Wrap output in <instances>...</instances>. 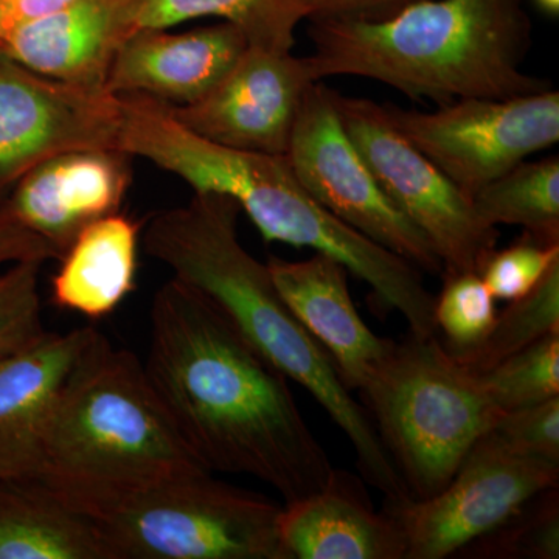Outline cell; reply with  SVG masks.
<instances>
[{
	"label": "cell",
	"instance_id": "6da1fadb",
	"mask_svg": "<svg viewBox=\"0 0 559 559\" xmlns=\"http://www.w3.org/2000/svg\"><path fill=\"white\" fill-rule=\"evenodd\" d=\"M143 369L176 432L210 473L248 474L283 503L329 480L333 465L288 378L178 280L154 294Z\"/></svg>",
	"mask_w": 559,
	"mask_h": 559
},
{
	"label": "cell",
	"instance_id": "7a4b0ae2",
	"mask_svg": "<svg viewBox=\"0 0 559 559\" xmlns=\"http://www.w3.org/2000/svg\"><path fill=\"white\" fill-rule=\"evenodd\" d=\"M241 209L218 193H194L189 204L151 216L143 246L173 278L197 290L289 381L311 393L345 433L364 480L385 502L411 499L373 423L345 388L329 353L305 330L280 296L267 264L238 238Z\"/></svg>",
	"mask_w": 559,
	"mask_h": 559
},
{
	"label": "cell",
	"instance_id": "3957f363",
	"mask_svg": "<svg viewBox=\"0 0 559 559\" xmlns=\"http://www.w3.org/2000/svg\"><path fill=\"white\" fill-rule=\"evenodd\" d=\"M204 471L142 360L97 331L50 412L27 477L95 522L157 485Z\"/></svg>",
	"mask_w": 559,
	"mask_h": 559
},
{
	"label": "cell",
	"instance_id": "277c9868",
	"mask_svg": "<svg viewBox=\"0 0 559 559\" xmlns=\"http://www.w3.org/2000/svg\"><path fill=\"white\" fill-rule=\"evenodd\" d=\"M310 35L316 81L360 76L439 106L550 90L522 70L532 44L522 0H419L380 21H311Z\"/></svg>",
	"mask_w": 559,
	"mask_h": 559
},
{
	"label": "cell",
	"instance_id": "5b68a950",
	"mask_svg": "<svg viewBox=\"0 0 559 559\" xmlns=\"http://www.w3.org/2000/svg\"><path fill=\"white\" fill-rule=\"evenodd\" d=\"M194 189L240 205L261 237L333 257L373 290L378 305L400 312L415 337L436 336V297L409 261L342 223L305 190L288 157L207 142L191 162Z\"/></svg>",
	"mask_w": 559,
	"mask_h": 559
},
{
	"label": "cell",
	"instance_id": "8992f818",
	"mask_svg": "<svg viewBox=\"0 0 559 559\" xmlns=\"http://www.w3.org/2000/svg\"><path fill=\"white\" fill-rule=\"evenodd\" d=\"M359 395L411 499L447 487L503 414L436 336L395 342Z\"/></svg>",
	"mask_w": 559,
	"mask_h": 559
},
{
	"label": "cell",
	"instance_id": "52a82bcc",
	"mask_svg": "<svg viewBox=\"0 0 559 559\" xmlns=\"http://www.w3.org/2000/svg\"><path fill=\"white\" fill-rule=\"evenodd\" d=\"M280 511L204 471L157 485L95 525L110 559H285Z\"/></svg>",
	"mask_w": 559,
	"mask_h": 559
},
{
	"label": "cell",
	"instance_id": "ba28073f",
	"mask_svg": "<svg viewBox=\"0 0 559 559\" xmlns=\"http://www.w3.org/2000/svg\"><path fill=\"white\" fill-rule=\"evenodd\" d=\"M334 103L360 156L389 200L436 250L443 274L479 272L498 245V227L481 218L468 194L396 130L385 106L337 92Z\"/></svg>",
	"mask_w": 559,
	"mask_h": 559
},
{
	"label": "cell",
	"instance_id": "9c48e42d",
	"mask_svg": "<svg viewBox=\"0 0 559 559\" xmlns=\"http://www.w3.org/2000/svg\"><path fill=\"white\" fill-rule=\"evenodd\" d=\"M558 487L559 465L524 454L489 430L440 492L385 502L384 510L403 532L404 559H444L498 528L530 499Z\"/></svg>",
	"mask_w": 559,
	"mask_h": 559
},
{
	"label": "cell",
	"instance_id": "30bf717a",
	"mask_svg": "<svg viewBox=\"0 0 559 559\" xmlns=\"http://www.w3.org/2000/svg\"><path fill=\"white\" fill-rule=\"evenodd\" d=\"M415 148L473 200L503 173L559 140V92L513 98H463L436 110L385 105Z\"/></svg>",
	"mask_w": 559,
	"mask_h": 559
},
{
	"label": "cell",
	"instance_id": "8fae6325",
	"mask_svg": "<svg viewBox=\"0 0 559 559\" xmlns=\"http://www.w3.org/2000/svg\"><path fill=\"white\" fill-rule=\"evenodd\" d=\"M286 157L305 190L331 215L417 270L443 274L436 250L389 200L349 139L334 91L320 81L305 94Z\"/></svg>",
	"mask_w": 559,
	"mask_h": 559
},
{
	"label": "cell",
	"instance_id": "7c38bea8",
	"mask_svg": "<svg viewBox=\"0 0 559 559\" xmlns=\"http://www.w3.org/2000/svg\"><path fill=\"white\" fill-rule=\"evenodd\" d=\"M120 97L47 79L0 49V201L50 157L119 150Z\"/></svg>",
	"mask_w": 559,
	"mask_h": 559
},
{
	"label": "cell",
	"instance_id": "4fadbf2b",
	"mask_svg": "<svg viewBox=\"0 0 559 559\" xmlns=\"http://www.w3.org/2000/svg\"><path fill=\"white\" fill-rule=\"evenodd\" d=\"M312 83L307 57L249 46L201 100L168 106L180 123L201 138L229 148L286 156Z\"/></svg>",
	"mask_w": 559,
	"mask_h": 559
},
{
	"label": "cell",
	"instance_id": "5bb4252c",
	"mask_svg": "<svg viewBox=\"0 0 559 559\" xmlns=\"http://www.w3.org/2000/svg\"><path fill=\"white\" fill-rule=\"evenodd\" d=\"M131 159L120 150L50 157L22 176L0 205L60 260L81 231L119 213L131 187Z\"/></svg>",
	"mask_w": 559,
	"mask_h": 559
},
{
	"label": "cell",
	"instance_id": "9a60e30c",
	"mask_svg": "<svg viewBox=\"0 0 559 559\" xmlns=\"http://www.w3.org/2000/svg\"><path fill=\"white\" fill-rule=\"evenodd\" d=\"M246 36L229 22L171 33H132L110 64L106 90L138 94L170 106L193 105L209 94L248 49Z\"/></svg>",
	"mask_w": 559,
	"mask_h": 559
},
{
	"label": "cell",
	"instance_id": "2e32d148",
	"mask_svg": "<svg viewBox=\"0 0 559 559\" xmlns=\"http://www.w3.org/2000/svg\"><path fill=\"white\" fill-rule=\"evenodd\" d=\"M266 264L280 296L329 353L345 388L359 392L395 341L378 336L360 318L349 294L347 267L319 252L301 261L272 257Z\"/></svg>",
	"mask_w": 559,
	"mask_h": 559
},
{
	"label": "cell",
	"instance_id": "e0dca14e",
	"mask_svg": "<svg viewBox=\"0 0 559 559\" xmlns=\"http://www.w3.org/2000/svg\"><path fill=\"white\" fill-rule=\"evenodd\" d=\"M278 539L285 559H404L406 543L389 511L348 471L333 469L318 491L283 503Z\"/></svg>",
	"mask_w": 559,
	"mask_h": 559
},
{
	"label": "cell",
	"instance_id": "ac0fdd59",
	"mask_svg": "<svg viewBox=\"0 0 559 559\" xmlns=\"http://www.w3.org/2000/svg\"><path fill=\"white\" fill-rule=\"evenodd\" d=\"M128 36L124 0H73L7 28L0 49L47 79L106 90L110 64Z\"/></svg>",
	"mask_w": 559,
	"mask_h": 559
},
{
	"label": "cell",
	"instance_id": "d6986e66",
	"mask_svg": "<svg viewBox=\"0 0 559 559\" xmlns=\"http://www.w3.org/2000/svg\"><path fill=\"white\" fill-rule=\"evenodd\" d=\"M97 330L44 331L0 359V473L27 477L40 433L66 381Z\"/></svg>",
	"mask_w": 559,
	"mask_h": 559
},
{
	"label": "cell",
	"instance_id": "ffe728a7",
	"mask_svg": "<svg viewBox=\"0 0 559 559\" xmlns=\"http://www.w3.org/2000/svg\"><path fill=\"white\" fill-rule=\"evenodd\" d=\"M140 226L128 216L110 215L81 231L60 259L51 280V300L62 310L106 318L135 288Z\"/></svg>",
	"mask_w": 559,
	"mask_h": 559
},
{
	"label": "cell",
	"instance_id": "44dd1931",
	"mask_svg": "<svg viewBox=\"0 0 559 559\" xmlns=\"http://www.w3.org/2000/svg\"><path fill=\"white\" fill-rule=\"evenodd\" d=\"M0 559H110L94 521L38 481L0 476Z\"/></svg>",
	"mask_w": 559,
	"mask_h": 559
},
{
	"label": "cell",
	"instance_id": "7402d4cb",
	"mask_svg": "<svg viewBox=\"0 0 559 559\" xmlns=\"http://www.w3.org/2000/svg\"><path fill=\"white\" fill-rule=\"evenodd\" d=\"M201 17L229 22L250 47L293 51L297 27L308 16L304 0H124L130 35Z\"/></svg>",
	"mask_w": 559,
	"mask_h": 559
},
{
	"label": "cell",
	"instance_id": "603a6c76",
	"mask_svg": "<svg viewBox=\"0 0 559 559\" xmlns=\"http://www.w3.org/2000/svg\"><path fill=\"white\" fill-rule=\"evenodd\" d=\"M473 204L491 226H520L543 245H559L558 156L521 162L477 191Z\"/></svg>",
	"mask_w": 559,
	"mask_h": 559
},
{
	"label": "cell",
	"instance_id": "cb8c5ba5",
	"mask_svg": "<svg viewBox=\"0 0 559 559\" xmlns=\"http://www.w3.org/2000/svg\"><path fill=\"white\" fill-rule=\"evenodd\" d=\"M551 333H559V263L528 296L510 301L476 347L451 353L463 369L485 373Z\"/></svg>",
	"mask_w": 559,
	"mask_h": 559
},
{
	"label": "cell",
	"instance_id": "d4e9b609",
	"mask_svg": "<svg viewBox=\"0 0 559 559\" xmlns=\"http://www.w3.org/2000/svg\"><path fill=\"white\" fill-rule=\"evenodd\" d=\"M460 554L469 558L558 559V488L530 499L510 520L468 544Z\"/></svg>",
	"mask_w": 559,
	"mask_h": 559
},
{
	"label": "cell",
	"instance_id": "484cf974",
	"mask_svg": "<svg viewBox=\"0 0 559 559\" xmlns=\"http://www.w3.org/2000/svg\"><path fill=\"white\" fill-rule=\"evenodd\" d=\"M476 374L502 412L559 396V333H551L491 370Z\"/></svg>",
	"mask_w": 559,
	"mask_h": 559
},
{
	"label": "cell",
	"instance_id": "4316f807",
	"mask_svg": "<svg viewBox=\"0 0 559 559\" xmlns=\"http://www.w3.org/2000/svg\"><path fill=\"white\" fill-rule=\"evenodd\" d=\"M443 288L433 301L436 329L443 331L448 352L479 345L495 325L496 299L479 272L443 274Z\"/></svg>",
	"mask_w": 559,
	"mask_h": 559
},
{
	"label": "cell",
	"instance_id": "83f0119b",
	"mask_svg": "<svg viewBox=\"0 0 559 559\" xmlns=\"http://www.w3.org/2000/svg\"><path fill=\"white\" fill-rule=\"evenodd\" d=\"M43 261H17L0 271V359L46 331L39 275Z\"/></svg>",
	"mask_w": 559,
	"mask_h": 559
},
{
	"label": "cell",
	"instance_id": "f1b7e54d",
	"mask_svg": "<svg viewBox=\"0 0 559 559\" xmlns=\"http://www.w3.org/2000/svg\"><path fill=\"white\" fill-rule=\"evenodd\" d=\"M558 263L559 245H543L524 231L513 245L492 249L479 275L496 300L513 301L528 296Z\"/></svg>",
	"mask_w": 559,
	"mask_h": 559
},
{
	"label": "cell",
	"instance_id": "f546056e",
	"mask_svg": "<svg viewBox=\"0 0 559 559\" xmlns=\"http://www.w3.org/2000/svg\"><path fill=\"white\" fill-rule=\"evenodd\" d=\"M492 430L518 451L559 465V396L503 412Z\"/></svg>",
	"mask_w": 559,
	"mask_h": 559
},
{
	"label": "cell",
	"instance_id": "4dcf8cb0",
	"mask_svg": "<svg viewBox=\"0 0 559 559\" xmlns=\"http://www.w3.org/2000/svg\"><path fill=\"white\" fill-rule=\"evenodd\" d=\"M419 0H304L310 21H380Z\"/></svg>",
	"mask_w": 559,
	"mask_h": 559
},
{
	"label": "cell",
	"instance_id": "1f68e13d",
	"mask_svg": "<svg viewBox=\"0 0 559 559\" xmlns=\"http://www.w3.org/2000/svg\"><path fill=\"white\" fill-rule=\"evenodd\" d=\"M57 260L53 250L35 234L24 229L0 205V267L17 261Z\"/></svg>",
	"mask_w": 559,
	"mask_h": 559
},
{
	"label": "cell",
	"instance_id": "d6a6232c",
	"mask_svg": "<svg viewBox=\"0 0 559 559\" xmlns=\"http://www.w3.org/2000/svg\"><path fill=\"white\" fill-rule=\"evenodd\" d=\"M72 2L73 0H0V9L5 17V32L21 22L38 20L60 11Z\"/></svg>",
	"mask_w": 559,
	"mask_h": 559
},
{
	"label": "cell",
	"instance_id": "836d02e7",
	"mask_svg": "<svg viewBox=\"0 0 559 559\" xmlns=\"http://www.w3.org/2000/svg\"><path fill=\"white\" fill-rule=\"evenodd\" d=\"M535 5L538 7L547 16L557 17L559 14V0H533Z\"/></svg>",
	"mask_w": 559,
	"mask_h": 559
},
{
	"label": "cell",
	"instance_id": "e575fe53",
	"mask_svg": "<svg viewBox=\"0 0 559 559\" xmlns=\"http://www.w3.org/2000/svg\"><path fill=\"white\" fill-rule=\"evenodd\" d=\"M3 33H5V17H3L2 9H0V40L3 38Z\"/></svg>",
	"mask_w": 559,
	"mask_h": 559
},
{
	"label": "cell",
	"instance_id": "d590c367",
	"mask_svg": "<svg viewBox=\"0 0 559 559\" xmlns=\"http://www.w3.org/2000/svg\"><path fill=\"white\" fill-rule=\"evenodd\" d=\"M0 476H3V474H2V473H0Z\"/></svg>",
	"mask_w": 559,
	"mask_h": 559
}]
</instances>
